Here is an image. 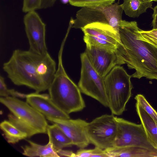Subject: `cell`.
<instances>
[{"label":"cell","instance_id":"cell-1","mask_svg":"<svg viewBox=\"0 0 157 157\" xmlns=\"http://www.w3.org/2000/svg\"><path fill=\"white\" fill-rule=\"evenodd\" d=\"M3 69L14 85L24 86L40 93L48 90L56 71L49 53L41 55L29 50H15Z\"/></svg>","mask_w":157,"mask_h":157},{"label":"cell","instance_id":"cell-2","mask_svg":"<svg viewBox=\"0 0 157 157\" xmlns=\"http://www.w3.org/2000/svg\"><path fill=\"white\" fill-rule=\"evenodd\" d=\"M136 21L122 20L119 34L121 45L116 53L119 65L126 64L134 69L131 77L157 80V47L147 40L140 32Z\"/></svg>","mask_w":157,"mask_h":157},{"label":"cell","instance_id":"cell-3","mask_svg":"<svg viewBox=\"0 0 157 157\" xmlns=\"http://www.w3.org/2000/svg\"><path fill=\"white\" fill-rule=\"evenodd\" d=\"M64 41H63L58 55L57 68L48 89L49 94L53 103L66 113L82 110L85 104L78 87L67 74L63 65L62 55Z\"/></svg>","mask_w":157,"mask_h":157},{"label":"cell","instance_id":"cell-4","mask_svg":"<svg viewBox=\"0 0 157 157\" xmlns=\"http://www.w3.org/2000/svg\"><path fill=\"white\" fill-rule=\"evenodd\" d=\"M0 102L10 112L8 120L29 138L36 134L47 133L45 117L26 101L16 97H0Z\"/></svg>","mask_w":157,"mask_h":157},{"label":"cell","instance_id":"cell-5","mask_svg":"<svg viewBox=\"0 0 157 157\" xmlns=\"http://www.w3.org/2000/svg\"><path fill=\"white\" fill-rule=\"evenodd\" d=\"M131 78L120 65L114 67L104 77L108 107L114 115H120L125 111L132 95Z\"/></svg>","mask_w":157,"mask_h":157},{"label":"cell","instance_id":"cell-6","mask_svg":"<svg viewBox=\"0 0 157 157\" xmlns=\"http://www.w3.org/2000/svg\"><path fill=\"white\" fill-rule=\"evenodd\" d=\"M123 11L121 4L118 2L107 6L82 7L71 21L72 27L81 29L91 23L104 24L110 25L119 33Z\"/></svg>","mask_w":157,"mask_h":157},{"label":"cell","instance_id":"cell-7","mask_svg":"<svg viewBox=\"0 0 157 157\" xmlns=\"http://www.w3.org/2000/svg\"><path fill=\"white\" fill-rule=\"evenodd\" d=\"M80 59L81 68L78 85L81 92L108 107L104 77L101 76L96 71L85 52L81 54Z\"/></svg>","mask_w":157,"mask_h":157},{"label":"cell","instance_id":"cell-8","mask_svg":"<svg viewBox=\"0 0 157 157\" xmlns=\"http://www.w3.org/2000/svg\"><path fill=\"white\" fill-rule=\"evenodd\" d=\"M117 124L114 115L105 114L88 122L87 132L90 144L105 150L113 146Z\"/></svg>","mask_w":157,"mask_h":157},{"label":"cell","instance_id":"cell-9","mask_svg":"<svg viewBox=\"0 0 157 157\" xmlns=\"http://www.w3.org/2000/svg\"><path fill=\"white\" fill-rule=\"evenodd\" d=\"M117 124L113 146H139L157 151L148 139L141 124H137L115 116Z\"/></svg>","mask_w":157,"mask_h":157},{"label":"cell","instance_id":"cell-10","mask_svg":"<svg viewBox=\"0 0 157 157\" xmlns=\"http://www.w3.org/2000/svg\"><path fill=\"white\" fill-rule=\"evenodd\" d=\"M84 33L86 46H91L116 51L121 45L119 34L110 25L93 23L81 29Z\"/></svg>","mask_w":157,"mask_h":157},{"label":"cell","instance_id":"cell-11","mask_svg":"<svg viewBox=\"0 0 157 157\" xmlns=\"http://www.w3.org/2000/svg\"><path fill=\"white\" fill-rule=\"evenodd\" d=\"M29 50L41 55L48 53L45 40L46 25L35 11L27 13L24 18Z\"/></svg>","mask_w":157,"mask_h":157},{"label":"cell","instance_id":"cell-12","mask_svg":"<svg viewBox=\"0 0 157 157\" xmlns=\"http://www.w3.org/2000/svg\"><path fill=\"white\" fill-rule=\"evenodd\" d=\"M47 119L57 125L71 140L73 145L84 148L90 144L87 132L88 122L85 121L79 118Z\"/></svg>","mask_w":157,"mask_h":157},{"label":"cell","instance_id":"cell-13","mask_svg":"<svg viewBox=\"0 0 157 157\" xmlns=\"http://www.w3.org/2000/svg\"><path fill=\"white\" fill-rule=\"evenodd\" d=\"M85 52L94 68L103 77L115 66L120 65L116 51L86 46Z\"/></svg>","mask_w":157,"mask_h":157},{"label":"cell","instance_id":"cell-14","mask_svg":"<svg viewBox=\"0 0 157 157\" xmlns=\"http://www.w3.org/2000/svg\"><path fill=\"white\" fill-rule=\"evenodd\" d=\"M26 101L44 115L47 119H69V115L65 113L52 101L49 94L35 92L29 94L26 98Z\"/></svg>","mask_w":157,"mask_h":157},{"label":"cell","instance_id":"cell-15","mask_svg":"<svg viewBox=\"0 0 157 157\" xmlns=\"http://www.w3.org/2000/svg\"><path fill=\"white\" fill-rule=\"evenodd\" d=\"M105 150L109 157H157V151L139 146L113 147Z\"/></svg>","mask_w":157,"mask_h":157},{"label":"cell","instance_id":"cell-16","mask_svg":"<svg viewBox=\"0 0 157 157\" xmlns=\"http://www.w3.org/2000/svg\"><path fill=\"white\" fill-rule=\"evenodd\" d=\"M27 141L29 145L21 147L24 155L29 157H60L49 140L45 145L38 144L29 140Z\"/></svg>","mask_w":157,"mask_h":157},{"label":"cell","instance_id":"cell-17","mask_svg":"<svg viewBox=\"0 0 157 157\" xmlns=\"http://www.w3.org/2000/svg\"><path fill=\"white\" fill-rule=\"evenodd\" d=\"M136 111L147 136L153 146L157 149V122L136 102Z\"/></svg>","mask_w":157,"mask_h":157},{"label":"cell","instance_id":"cell-18","mask_svg":"<svg viewBox=\"0 0 157 157\" xmlns=\"http://www.w3.org/2000/svg\"><path fill=\"white\" fill-rule=\"evenodd\" d=\"M47 133L49 140L52 143L54 150L57 153L64 148L73 145L70 139L55 124L48 125Z\"/></svg>","mask_w":157,"mask_h":157},{"label":"cell","instance_id":"cell-19","mask_svg":"<svg viewBox=\"0 0 157 157\" xmlns=\"http://www.w3.org/2000/svg\"><path fill=\"white\" fill-rule=\"evenodd\" d=\"M152 3L153 1L146 0H124L121 5L126 15L135 18L146 12L148 8H151Z\"/></svg>","mask_w":157,"mask_h":157},{"label":"cell","instance_id":"cell-20","mask_svg":"<svg viewBox=\"0 0 157 157\" xmlns=\"http://www.w3.org/2000/svg\"><path fill=\"white\" fill-rule=\"evenodd\" d=\"M0 128L9 143L14 144L28 138L26 133L19 129L9 120L1 122Z\"/></svg>","mask_w":157,"mask_h":157},{"label":"cell","instance_id":"cell-21","mask_svg":"<svg viewBox=\"0 0 157 157\" xmlns=\"http://www.w3.org/2000/svg\"><path fill=\"white\" fill-rule=\"evenodd\" d=\"M115 0H69L72 6L83 7L110 5L113 4Z\"/></svg>","mask_w":157,"mask_h":157},{"label":"cell","instance_id":"cell-22","mask_svg":"<svg viewBox=\"0 0 157 157\" xmlns=\"http://www.w3.org/2000/svg\"><path fill=\"white\" fill-rule=\"evenodd\" d=\"M109 157L105 150L95 147L92 149L80 148L75 153V157Z\"/></svg>","mask_w":157,"mask_h":157},{"label":"cell","instance_id":"cell-23","mask_svg":"<svg viewBox=\"0 0 157 157\" xmlns=\"http://www.w3.org/2000/svg\"><path fill=\"white\" fill-rule=\"evenodd\" d=\"M28 94H25L18 92L13 89L8 88L5 82L4 78L2 75L0 76V96L5 97L12 96L21 98H26Z\"/></svg>","mask_w":157,"mask_h":157},{"label":"cell","instance_id":"cell-24","mask_svg":"<svg viewBox=\"0 0 157 157\" xmlns=\"http://www.w3.org/2000/svg\"><path fill=\"white\" fill-rule=\"evenodd\" d=\"M135 99L142 108L156 122H157V112L147 101L145 97L142 94H138Z\"/></svg>","mask_w":157,"mask_h":157},{"label":"cell","instance_id":"cell-25","mask_svg":"<svg viewBox=\"0 0 157 157\" xmlns=\"http://www.w3.org/2000/svg\"><path fill=\"white\" fill-rule=\"evenodd\" d=\"M42 0H23L22 11L24 12L40 9Z\"/></svg>","mask_w":157,"mask_h":157},{"label":"cell","instance_id":"cell-26","mask_svg":"<svg viewBox=\"0 0 157 157\" xmlns=\"http://www.w3.org/2000/svg\"><path fill=\"white\" fill-rule=\"evenodd\" d=\"M140 32L148 41L157 47V29L144 31L141 29Z\"/></svg>","mask_w":157,"mask_h":157},{"label":"cell","instance_id":"cell-27","mask_svg":"<svg viewBox=\"0 0 157 157\" xmlns=\"http://www.w3.org/2000/svg\"><path fill=\"white\" fill-rule=\"evenodd\" d=\"M57 154L60 157L68 156L75 157V153L72 151L70 150H64L61 149L57 152Z\"/></svg>","mask_w":157,"mask_h":157},{"label":"cell","instance_id":"cell-28","mask_svg":"<svg viewBox=\"0 0 157 157\" xmlns=\"http://www.w3.org/2000/svg\"><path fill=\"white\" fill-rule=\"evenodd\" d=\"M153 9V13L152 17L153 19L152 22V29H157V6L154 7Z\"/></svg>","mask_w":157,"mask_h":157},{"label":"cell","instance_id":"cell-29","mask_svg":"<svg viewBox=\"0 0 157 157\" xmlns=\"http://www.w3.org/2000/svg\"><path fill=\"white\" fill-rule=\"evenodd\" d=\"M48 3L52 4H54L55 3V2H56L57 0H45Z\"/></svg>","mask_w":157,"mask_h":157},{"label":"cell","instance_id":"cell-30","mask_svg":"<svg viewBox=\"0 0 157 157\" xmlns=\"http://www.w3.org/2000/svg\"><path fill=\"white\" fill-rule=\"evenodd\" d=\"M147 0V1H155V2H156L157 1V0Z\"/></svg>","mask_w":157,"mask_h":157}]
</instances>
